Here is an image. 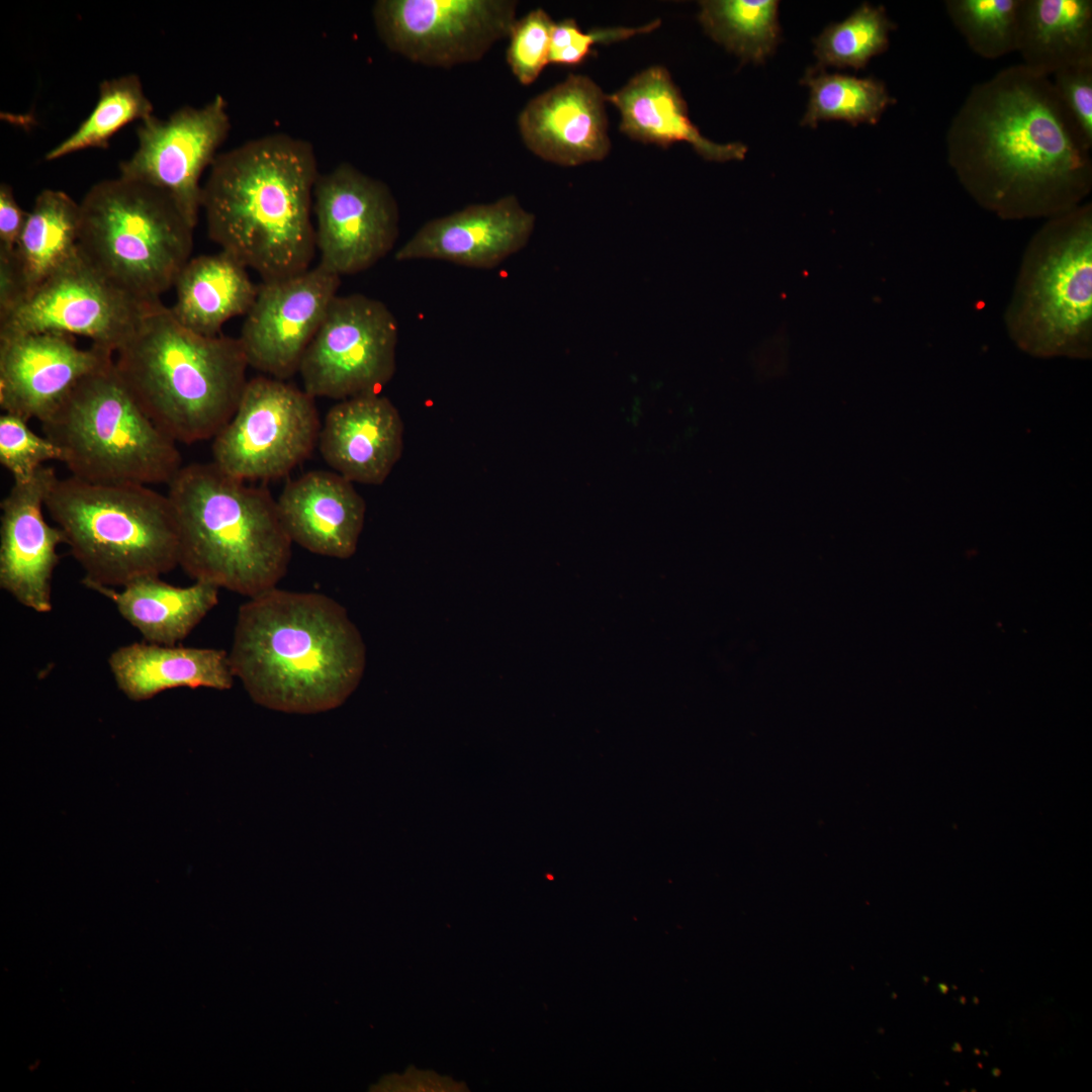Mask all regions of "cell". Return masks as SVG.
Segmentation results:
<instances>
[{"label": "cell", "mask_w": 1092, "mask_h": 1092, "mask_svg": "<svg viewBox=\"0 0 1092 1092\" xmlns=\"http://www.w3.org/2000/svg\"><path fill=\"white\" fill-rule=\"evenodd\" d=\"M946 159L966 192L1006 220L1050 218L1092 189L1089 149L1051 77L1021 64L972 87L945 135Z\"/></svg>", "instance_id": "obj_1"}, {"label": "cell", "mask_w": 1092, "mask_h": 1092, "mask_svg": "<svg viewBox=\"0 0 1092 1092\" xmlns=\"http://www.w3.org/2000/svg\"><path fill=\"white\" fill-rule=\"evenodd\" d=\"M228 658L255 703L313 714L341 706L356 690L366 648L336 600L276 586L240 606Z\"/></svg>", "instance_id": "obj_2"}, {"label": "cell", "mask_w": 1092, "mask_h": 1092, "mask_svg": "<svg viewBox=\"0 0 1092 1092\" xmlns=\"http://www.w3.org/2000/svg\"><path fill=\"white\" fill-rule=\"evenodd\" d=\"M318 175L312 145L287 133L217 155L202 185L208 237L263 281L307 270L316 251L311 215Z\"/></svg>", "instance_id": "obj_3"}, {"label": "cell", "mask_w": 1092, "mask_h": 1092, "mask_svg": "<svg viewBox=\"0 0 1092 1092\" xmlns=\"http://www.w3.org/2000/svg\"><path fill=\"white\" fill-rule=\"evenodd\" d=\"M115 368L149 418L177 443L213 439L234 416L249 366L238 338L183 327L159 301L114 354Z\"/></svg>", "instance_id": "obj_4"}, {"label": "cell", "mask_w": 1092, "mask_h": 1092, "mask_svg": "<svg viewBox=\"0 0 1092 1092\" xmlns=\"http://www.w3.org/2000/svg\"><path fill=\"white\" fill-rule=\"evenodd\" d=\"M168 487L178 565L191 578L247 598L277 586L292 542L267 489L213 462L182 466Z\"/></svg>", "instance_id": "obj_5"}, {"label": "cell", "mask_w": 1092, "mask_h": 1092, "mask_svg": "<svg viewBox=\"0 0 1092 1092\" xmlns=\"http://www.w3.org/2000/svg\"><path fill=\"white\" fill-rule=\"evenodd\" d=\"M46 510L84 570L85 586L119 588L178 566L168 496L149 485L58 477Z\"/></svg>", "instance_id": "obj_6"}, {"label": "cell", "mask_w": 1092, "mask_h": 1092, "mask_svg": "<svg viewBox=\"0 0 1092 1092\" xmlns=\"http://www.w3.org/2000/svg\"><path fill=\"white\" fill-rule=\"evenodd\" d=\"M1009 338L1036 357L1092 349V204L1046 218L1030 239L1004 312Z\"/></svg>", "instance_id": "obj_7"}, {"label": "cell", "mask_w": 1092, "mask_h": 1092, "mask_svg": "<svg viewBox=\"0 0 1092 1092\" xmlns=\"http://www.w3.org/2000/svg\"><path fill=\"white\" fill-rule=\"evenodd\" d=\"M41 427L81 480L168 485L182 467L177 442L145 413L114 359L86 376Z\"/></svg>", "instance_id": "obj_8"}, {"label": "cell", "mask_w": 1092, "mask_h": 1092, "mask_svg": "<svg viewBox=\"0 0 1092 1092\" xmlns=\"http://www.w3.org/2000/svg\"><path fill=\"white\" fill-rule=\"evenodd\" d=\"M193 229L168 193L118 176L81 200L79 251L128 294L157 302L191 259Z\"/></svg>", "instance_id": "obj_9"}, {"label": "cell", "mask_w": 1092, "mask_h": 1092, "mask_svg": "<svg viewBox=\"0 0 1092 1092\" xmlns=\"http://www.w3.org/2000/svg\"><path fill=\"white\" fill-rule=\"evenodd\" d=\"M320 431L314 397L285 380L256 377L213 438L212 462L243 481L280 478L311 454Z\"/></svg>", "instance_id": "obj_10"}, {"label": "cell", "mask_w": 1092, "mask_h": 1092, "mask_svg": "<svg viewBox=\"0 0 1092 1092\" xmlns=\"http://www.w3.org/2000/svg\"><path fill=\"white\" fill-rule=\"evenodd\" d=\"M398 326L380 300L337 295L299 367L303 390L338 400L379 393L396 367Z\"/></svg>", "instance_id": "obj_11"}, {"label": "cell", "mask_w": 1092, "mask_h": 1092, "mask_svg": "<svg viewBox=\"0 0 1092 1092\" xmlns=\"http://www.w3.org/2000/svg\"><path fill=\"white\" fill-rule=\"evenodd\" d=\"M517 7L514 0H378L372 18L389 51L448 68L476 62L509 37Z\"/></svg>", "instance_id": "obj_12"}, {"label": "cell", "mask_w": 1092, "mask_h": 1092, "mask_svg": "<svg viewBox=\"0 0 1092 1092\" xmlns=\"http://www.w3.org/2000/svg\"><path fill=\"white\" fill-rule=\"evenodd\" d=\"M159 302V301H157ZM157 302L128 294L79 253L0 317V337L58 333L87 338L115 354Z\"/></svg>", "instance_id": "obj_13"}, {"label": "cell", "mask_w": 1092, "mask_h": 1092, "mask_svg": "<svg viewBox=\"0 0 1092 1092\" xmlns=\"http://www.w3.org/2000/svg\"><path fill=\"white\" fill-rule=\"evenodd\" d=\"M312 210L320 264L339 276L375 265L399 234L398 205L389 187L349 163L318 175Z\"/></svg>", "instance_id": "obj_14"}, {"label": "cell", "mask_w": 1092, "mask_h": 1092, "mask_svg": "<svg viewBox=\"0 0 1092 1092\" xmlns=\"http://www.w3.org/2000/svg\"><path fill=\"white\" fill-rule=\"evenodd\" d=\"M230 129L228 103L221 95L202 107L179 108L166 119L152 115L136 128L138 148L119 164V176L168 193L195 228L201 210V176Z\"/></svg>", "instance_id": "obj_15"}, {"label": "cell", "mask_w": 1092, "mask_h": 1092, "mask_svg": "<svg viewBox=\"0 0 1092 1092\" xmlns=\"http://www.w3.org/2000/svg\"><path fill=\"white\" fill-rule=\"evenodd\" d=\"M340 277L318 263L289 277L263 281L238 337L249 366L280 380L298 372L338 295Z\"/></svg>", "instance_id": "obj_16"}, {"label": "cell", "mask_w": 1092, "mask_h": 1092, "mask_svg": "<svg viewBox=\"0 0 1092 1092\" xmlns=\"http://www.w3.org/2000/svg\"><path fill=\"white\" fill-rule=\"evenodd\" d=\"M114 359L72 336L28 333L0 337V406L26 421L47 422L89 374Z\"/></svg>", "instance_id": "obj_17"}, {"label": "cell", "mask_w": 1092, "mask_h": 1092, "mask_svg": "<svg viewBox=\"0 0 1092 1092\" xmlns=\"http://www.w3.org/2000/svg\"><path fill=\"white\" fill-rule=\"evenodd\" d=\"M58 476L41 466L27 481L13 482L1 500L0 587L34 612L52 611V580L59 562L62 531L44 519L43 509Z\"/></svg>", "instance_id": "obj_18"}, {"label": "cell", "mask_w": 1092, "mask_h": 1092, "mask_svg": "<svg viewBox=\"0 0 1092 1092\" xmlns=\"http://www.w3.org/2000/svg\"><path fill=\"white\" fill-rule=\"evenodd\" d=\"M534 226L535 215L515 195H506L427 221L396 250L394 259L491 269L522 250Z\"/></svg>", "instance_id": "obj_19"}, {"label": "cell", "mask_w": 1092, "mask_h": 1092, "mask_svg": "<svg viewBox=\"0 0 1092 1092\" xmlns=\"http://www.w3.org/2000/svg\"><path fill=\"white\" fill-rule=\"evenodd\" d=\"M606 94L590 78L569 75L530 100L518 117L525 146L564 167L605 159L611 149Z\"/></svg>", "instance_id": "obj_20"}, {"label": "cell", "mask_w": 1092, "mask_h": 1092, "mask_svg": "<svg viewBox=\"0 0 1092 1092\" xmlns=\"http://www.w3.org/2000/svg\"><path fill=\"white\" fill-rule=\"evenodd\" d=\"M317 444L335 472L353 483L378 485L401 456L402 420L390 399L379 393L350 397L328 411Z\"/></svg>", "instance_id": "obj_21"}, {"label": "cell", "mask_w": 1092, "mask_h": 1092, "mask_svg": "<svg viewBox=\"0 0 1092 1092\" xmlns=\"http://www.w3.org/2000/svg\"><path fill=\"white\" fill-rule=\"evenodd\" d=\"M292 543L330 558L356 552L366 505L353 482L337 472L313 470L291 480L276 500Z\"/></svg>", "instance_id": "obj_22"}, {"label": "cell", "mask_w": 1092, "mask_h": 1092, "mask_svg": "<svg viewBox=\"0 0 1092 1092\" xmlns=\"http://www.w3.org/2000/svg\"><path fill=\"white\" fill-rule=\"evenodd\" d=\"M606 101L620 112V130L634 141L663 148L684 142L714 162L742 160L747 152L743 144H718L702 135L664 67L641 71L616 92L606 94Z\"/></svg>", "instance_id": "obj_23"}, {"label": "cell", "mask_w": 1092, "mask_h": 1092, "mask_svg": "<svg viewBox=\"0 0 1092 1092\" xmlns=\"http://www.w3.org/2000/svg\"><path fill=\"white\" fill-rule=\"evenodd\" d=\"M108 666L117 688L132 701L177 688L224 691L235 680L228 652L215 648L133 642L112 651Z\"/></svg>", "instance_id": "obj_24"}, {"label": "cell", "mask_w": 1092, "mask_h": 1092, "mask_svg": "<svg viewBox=\"0 0 1092 1092\" xmlns=\"http://www.w3.org/2000/svg\"><path fill=\"white\" fill-rule=\"evenodd\" d=\"M87 587L110 600L145 641L161 645H177L184 640L217 605L220 589L204 581L176 586L160 576L142 577L118 589Z\"/></svg>", "instance_id": "obj_25"}, {"label": "cell", "mask_w": 1092, "mask_h": 1092, "mask_svg": "<svg viewBox=\"0 0 1092 1092\" xmlns=\"http://www.w3.org/2000/svg\"><path fill=\"white\" fill-rule=\"evenodd\" d=\"M174 287L176 301L170 309L175 318L196 334L214 337L229 320L247 314L259 285L244 264L220 251L191 258Z\"/></svg>", "instance_id": "obj_26"}, {"label": "cell", "mask_w": 1092, "mask_h": 1092, "mask_svg": "<svg viewBox=\"0 0 1092 1092\" xmlns=\"http://www.w3.org/2000/svg\"><path fill=\"white\" fill-rule=\"evenodd\" d=\"M1016 52L1029 71L1051 77L1092 62L1091 0H1022Z\"/></svg>", "instance_id": "obj_27"}, {"label": "cell", "mask_w": 1092, "mask_h": 1092, "mask_svg": "<svg viewBox=\"0 0 1092 1092\" xmlns=\"http://www.w3.org/2000/svg\"><path fill=\"white\" fill-rule=\"evenodd\" d=\"M79 235L80 203L61 190H42L13 252H0L10 260L19 303L79 253Z\"/></svg>", "instance_id": "obj_28"}, {"label": "cell", "mask_w": 1092, "mask_h": 1092, "mask_svg": "<svg viewBox=\"0 0 1092 1092\" xmlns=\"http://www.w3.org/2000/svg\"><path fill=\"white\" fill-rule=\"evenodd\" d=\"M778 7L775 0H706L698 18L727 51L744 62L762 63L779 43Z\"/></svg>", "instance_id": "obj_29"}, {"label": "cell", "mask_w": 1092, "mask_h": 1092, "mask_svg": "<svg viewBox=\"0 0 1092 1092\" xmlns=\"http://www.w3.org/2000/svg\"><path fill=\"white\" fill-rule=\"evenodd\" d=\"M802 83L810 88V100L802 125L815 127L821 120H844L852 125L877 124L895 103L885 84L875 78H856L808 70Z\"/></svg>", "instance_id": "obj_30"}, {"label": "cell", "mask_w": 1092, "mask_h": 1092, "mask_svg": "<svg viewBox=\"0 0 1092 1092\" xmlns=\"http://www.w3.org/2000/svg\"><path fill=\"white\" fill-rule=\"evenodd\" d=\"M153 104L146 96L142 81L134 74L108 79L99 85V97L92 112L66 140L47 155L53 161L88 149H106L109 140L127 123L153 115Z\"/></svg>", "instance_id": "obj_31"}, {"label": "cell", "mask_w": 1092, "mask_h": 1092, "mask_svg": "<svg viewBox=\"0 0 1092 1092\" xmlns=\"http://www.w3.org/2000/svg\"><path fill=\"white\" fill-rule=\"evenodd\" d=\"M894 28L883 6L861 4L845 20L826 27L814 39L817 68H864L873 57L887 51Z\"/></svg>", "instance_id": "obj_32"}, {"label": "cell", "mask_w": 1092, "mask_h": 1092, "mask_svg": "<svg viewBox=\"0 0 1092 1092\" xmlns=\"http://www.w3.org/2000/svg\"><path fill=\"white\" fill-rule=\"evenodd\" d=\"M1022 0H945L949 20L978 56L995 60L1016 52Z\"/></svg>", "instance_id": "obj_33"}, {"label": "cell", "mask_w": 1092, "mask_h": 1092, "mask_svg": "<svg viewBox=\"0 0 1092 1092\" xmlns=\"http://www.w3.org/2000/svg\"><path fill=\"white\" fill-rule=\"evenodd\" d=\"M27 423L8 413L0 417V463L10 472L13 482L29 480L48 461H62L58 446L35 434Z\"/></svg>", "instance_id": "obj_34"}, {"label": "cell", "mask_w": 1092, "mask_h": 1092, "mask_svg": "<svg viewBox=\"0 0 1092 1092\" xmlns=\"http://www.w3.org/2000/svg\"><path fill=\"white\" fill-rule=\"evenodd\" d=\"M554 21L542 8L517 19L509 35L507 63L523 85L537 80L550 64V41Z\"/></svg>", "instance_id": "obj_35"}, {"label": "cell", "mask_w": 1092, "mask_h": 1092, "mask_svg": "<svg viewBox=\"0 0 1092 1092\" xmlns=\"http://www.w3.org/2000/svg\"><path fill=\"white\" fill-rule=\"evenodd\" d=\"M660 24V19H654L636 27L596 28L584 32L580 30L576 21L572 18L554 22L551 32L549 63L565 66L579 65L588 57L595 44L612 43L638 34L649 33L658 28Z\"/></svg>", "instance_id": "obj_36"}, {"label": "cell", "mask_w": 1092, "mask_h": 1092, "mask_svg": "<svg viewBox=\"0 0 1092 1092\" xmlns=\"http://www.w3.org/2000/svg\"><path fill=\"white\" fill-rule=\"evenodd\" d=\"M1052 83L1080 138L1092 150V62L1058 71Z\"/></svg>", "instance_id": "obj_37"}, {"label": "cell", "mask_w": 1092, "mask_h": 1092, "mask_svg": "<svg viewBox=\"0 0 1092 1092\" xmlns=\"http://www.w3.org/2000/svg\"><path fill=\"white\" fill-rule=\"evenodd\" d=\"M27 213L17 203L11 186L0 185V252H13Z\"/></svg>", "instance_id": "obj_38"}]
</instances>
